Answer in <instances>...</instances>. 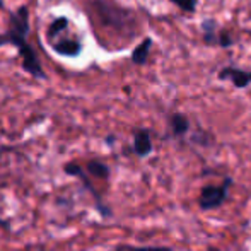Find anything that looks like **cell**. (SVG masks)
Masks as SVG:
<instances>
[{
    "label": "cell",
    "instance_id": "8",
    "mask_svg": "<svg viewBox=\"0 0 251 251\" xmlns=\"http://www.w3.org/2000/svg\"><path fill=\"white\" fill-rule=\"evenodd\" d=\"M53 51L60 56H67V58H74V56H79L82 51V43L79 40H58L56 43H53Z\"/></svg>",
    "mask_w": 251,
    "mask_h": 251
},
{
    "label": "cell",
    "instance_id": "17",
    "mask_svg": "<svg viewBox=\"0 0 251 251\" xmlns=\"http://www.w3.org/2000/svg\"><path fill=\"white\" fill-rule=\"evenodd\" d=\"M115 140H116L115 135H108V137H106V144H108V146H113V144H115Z\"/></svg>",
    "mask_w": 251,
    "mask_h": 251
},
{
    "label": "cell",
    "instance_id": "15",
    "mask_svg": "<svg viewBox=\"0 0 251 251\" xmlns=\"http://www.w3.org/2000/svg\"><path fill=\"white\" fill-rule=\"evenodd\" d=\"M212 135L208 132H203V130H199V132H195L192 135V142L193 144H199L201 147H210L212 146Z\"/></svg>",
    "mask_w": 251,
    "mask_h": 251
},
{
    "label": "cell",
    "instance_id": "9",
    "mask_svg": "<svg viewBox=\"0 0 251 251\" xmlns=\"http://www.w3.org/2000/svg\"><path fill=\"white\" fill-rule=\"evenodd\" d=\"M154 47V40L151 36H146L135 48H133L132 55H130V60L132 63L135 65H146L149 62V56H151V50Z\"/></svg>",
    "mask_w": 251,
    "mask_h": 251
},
{
    "label": "cell",
    "instance_id": "7",
    "mask_svg": "<svg viewBox=\"0 0 251 251\" xmlns=\"http://www.w3.org/2000/svg\"><path fill=\"white\" fill-rule=\"evenodd\" d=\"M219 31L221 26L214 17H207L200 23V36H201V43L207 45V47H217V40H219Z\"/></svg>",
    "mask_w": 251,
    "mask_h": 251
},
{
    "label": "cell",
    "instance_id": "3",
    "mask_svg": "<svg viewBox=\"0 0 251 251\" xmlns=\"http://www.w3.org/2000/svg\"><path fill=\"white\" fill-rule=\"evenodd\" d=\"M63 173H65L67 176H74V178L79 179L80 185H82V188L86 190V192L91 195V199H93L94 207H96L98 214L101 215V219L108 221V219H111V217H113L111 207H109V205L106 203L104 200H102L101 193L98 192L96 188H94V185H93V181H91L89 175H87V173L84 171L82 166L77 164V162H65V164H63Z\"/></svg>",
    "mask_w": 251,
    "mask_h": 251
},
{
    "label": "cell",
    "instance_id": "19",
    "mask_svg": "<svg viewBox=\"0 0 251 251\" xmlns=\"http://www.w3.org/2000/svg\"><path fill=\"white\" fill-rule=\"evenodd\" d=\"M207 251H221V250H219V248H215V246H208Z\"/></svg>",
    "mask_w": 251,
    "mask_h": 251
},
{
    "label": "cell",
    "instance_id": "18",
    "mask_svg": "<svg viewBox=\"0 0 251 251\" xmlns=\"http://www.w3.org/2000/svg\"><path fill=\"white\" fill-rule=\"evenodd\" d=\"M5 45H7V41H5V34H3V33H0V48H2V47H5Z\"/></svg>",
    "mask_w": 251,
    "mask_h": 251
},
{
    "label": "cell",
    "instance_id": "10",
    "mask_svg": "<svg viewBox=\"0 0 251 251\" xmlns=\"http://www.w3.org/2000/svg\"><path fill=\"white\" fill-rule=\"evenodd\" d=\"M84 171L87 175H91L93 178H98L101 181H108L109 179V175H111V169L106 162L100 161V159H89L84 166Z\"/></svg>",
    "mask_w": 251,
    "mask_h": 251
},
{
    "label": "cell",
    "instance_id": "20",
    "mask_svg": "<svg viewBox=\"0 0 251 251\" xmlns=\"http://www.w3.org/2000/svg\"><path fill=\"white\" fill-rule=\"evenodd\" d=\"M0 9H5V3H3V0H0Z\"/></svg>",
    "mask_w": 251,
    "mask_h": 251
},
{
    "label": "cell",
    "instance_id": "21",
    "mask_svg": "<svg viewBox=\"0 0 251 251\" xmlns=\"http://www.w3.org/2000/svg\"><path fill=\"white\" fill-rule=\"evenodd\" d=\"M38 251H48V250H45V248H40V250H38Z\"/></svg>",
    "mask_w": 251,
    "mask_h": 251
},
{
    "label": "cell",
    "instance_id": "1",
    "mask_svg": "<svg viewBox=\"0 0 251 251\" xmlns=\"http://www.w3.org/2000/svg\"><path fill=\"white\" fill-rule=\"evenodd\" d=\"M93 5L94 12H96L98 19L101 21L102 26L126 34L135 33L137 21L130 9H123V7L116 5V3L109 2V0H94Z\"/></svg>",
    "mask_w": 251,
    "mask_h": 251
},
{
    "label": "cell",
    "instance_id": "2",
    "mask_svg": "<svg viewBox=\"0 0 251 251\" xmlns=\"http://www.w3.org/2000/svg\"><path fill=\"white\" fill-rule=\"evenodd\" d=\"M234 185V179L231 176L222 179V183L214 185V183H208L200 188L199 199H197V205H199L200 212H212L219 210L221 207H224L226 201L229 199V193Z\"/></svg>",
    "mask_w": 251,
    "mask_h": 251
},
{
    "label": "cell",
    "instance_id": "6",
    "mask_svg": "<svg viewBox=\"0 0 251 251\" xmlns=\"http://www.w3.org/2000/svg\"><path fill=\"white\" fill-rule=\"evenodd\" d=\"M132 152L139 159H146L154 152V142H152V132L149 128H135L133 130Z\"/></svg>",
    "mask_w": 251,
    "mask_h": 251
},
{
    "label": "cell",
    "instance_id": "12",
    "mask_svg": "<svg viewBox=\"0 0 251 251\" xmlns=\"http://www.w3.org/2000/svg\"><path fill=\"white\" fill-rule=\"evenodd\" d=\"M115 251H175L173 246H159V245H147V246H137V245H128V243H122L116 245Z\"/></svg>",
    "mask_w": 251,
    "mask_h": 251
},
{
    "label": "cell",
    "instance_id": "4",
    "mask_svg": "<svg viewBox=\"0 0 251 251\" xmlns=\"http://www.w3.org/2000/svg\"><path fill=\"white\" fill-rule=\"evenodd\" d=\"M219 80H229L236 89H246L251 86V70L239 69L234 65H226L219 70L217 74Z\"/></svg>",
    "mask_w": 251,
    "mask_h": 251
},
{
    "label": "cell",
    "instance_id": "14",
    "mask_svg": "<svg viewBox=\"0 0 251 251\" xmlns=\"http://www.w3.org/2000/svg\"><path fill=\"white\" fill-rule=\"evenodd\" d=\"M168 2L176 5L181 12L186 14H195L197 7H199V0H168Z\"/></svg>",
    "mask_w": 251,
    "mask_h": 251
},
{
    "label": "cell",
    "instance_id": "11",
    "mask_svg": "<svg viewBox=\"0 0 251 251\" xmlns=\"http://www.w3.org/2000/svg\"><path fill=\"white\" fill-rule=\"evenodd\" d=\"M69 24H70V21L67 19L65 16H60V17H56V19H53L51 21V24L48 26V31H47V38H48V41H53L56 36H58L62 31H65L67 27H69Z\"/></svg>",
    "mask_w": 251,
    "mask_h": 251
},
{
    "label": "cell",
    "instance_id": "5",
    "mask_svg": "<svg viewBox=\"0 0 251 251\" xmlns=\"http://www.w3.org/2000/svg\"><path fill=\"white\" fill-rule=\"evenodd\" d=\"M190 132H192V122H190L188 115L175 111L168 116V137L169 139L181 140V139H185Z\"/></svg>",
    "mask_w": 251,
    "mask_h": 251
},
{
    "label": "cell",
    "instance_id": "16",
    "mask_svg": "<svg viewBox=\"0 0 251 251\" xmlns=\"http://www.w3.org/2000/svg\"><path fill=\"white\" fill-rule=\"evenodd\" d=\"M0 227L5 229V231H10L12 226H10V221H3V219H0Z\"/></svg>",
    "mask_w": 251,
    "mask_h": 251
},
{
    "label": "cell",
    "instance_id": "13",
    "mask_svg": "<svg viewBox=\"0 0 251 251\" xmlns=\"http://www.w3.org/2000/svg\"><path fill=\"white\" fill-rule=\"evenodd\" d=\"M236 43L234 36L231 34V31L226 29V27H221V31H219V40H217V48H222V50H229V48H232Z\"/></svg>",
    "mask_w": 251,
    "mask_h": 251
}]
</instances>
